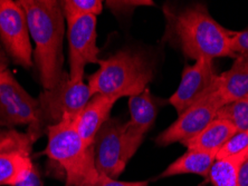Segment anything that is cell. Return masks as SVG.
<instances>
[{
  "mask_svg": "<svg viewBox=\"0 0 248 186\" xmlns=\"http://www.w3.org/2000/svg\"><path fill=\"white\" fill-rule=\"evenodd\" d=\"M26 13L29 34L35 43L34 66L44 89L55 87L64 74L65 20L61 1L19 0Z\"/></svg>",
  "mask_w": 248,
  "mask_h": 186,
  "instance_id": "obj_1",
  "label": "cell"
},
{
  "mask_svg": "<svg viewBox=\"0 0 248 186\" xmlns=\"http://www.w3.org/2000/svg\"><path fill=\"white\" fill-rule=\"evenodd\" d=\"M168 24L186 57L198 60L236 56L231 47L232 30L211 17L203 3H193L178 14L166 10Z\"/></svg>",
  "mask_w": 248,
  "mask_h": 186,
  "instance_id": "obj_2",
  "label": "cell"
},
{
  "mask_svg": "<svg viewBox=\"0 0 248 186\" xmlns=\"http://www.w3.org/2000/svg\"><path fill=\"white\" fill-rule=\"evenodd\" d=\"M95 72L87 85L92 95H105L120 100L138 96L148 88L153 79V67L143 54L122 49L105 59L98 60Z\"/></svg>",
  "mask_w": 248,
  "mask_h": 186,
  "instance_id": "obj_3",
  "label": "cell"
},
{
  "mask_svg": "<svg viewBox=\"0 0 248 186\" xmlns=\"http://www.w3.org/2000/svg\"><path fill=\"white\" fill-rule=\"evenodd\" d=\"M75 119L66 117L47 129L45 154L56 162L66 176V186H85L96 180L94 146L84 143L75 129Z\"/></svg>",
  "mask_w": 248,
  "mask_h": 186,
  "instance_id": "obj_4",
  "label": "cell"
},
{
  "mask_svg": "<svg viewBox=\"0 0 248 186\" xmlns=\"http://www.w3.org/2000/svg\"><path fill=\"white\" fill-rule=\"evenodd\" d=\"M90 87L84 80L74 82L67 72L52 89H44L37 97L39 103V118L34 129L27 133L37 141L46 134L47 129L61 123L66 117L76 119L83 108L92 98Z\"/></svg>",
  "mask_w": 248,
  "mask_h": 186,
  "instance_id": "obj_5",
  "label": "cell"
},
{
  "mask_svg": "<svg viewBox=\"0 0 248 186\" xmlns=\"http://www.w3.org/2000/svg\"><path fill=\"white\" fill-rule=\"evenodd\" d=\"M31 40L26 13L19 0H0V43L14 63L26 69L34 66Z\"/></svg>",
  "mask_w": 248,
  "mask_h": 186,
  "instance_id": "obj_6",
  "label": "cell"
},
{
  "mask_svg": "<svg viewBox=\"0 0 248 186\" xmlns=\"http://www.w3.org/2000/svg\"><path fill=\"white\" fill-rule=\"evenodd\" d=\"M224 105L216 85L206 96L181 113L176 122L160 133L155 138V144L165 147L174 143L182 144L189 141L216 118L218 111Z\"/></svg>",
  "mask_w": 248,
  "mask_h": 186,
  "instance_id": "obj_7",
  "label": "cell"
},
{
  "mask_svg": "<svg viewBox=\"0 0 248 186\" xmlns=\"http://www.w3.org/2000/svg\"><path fill=\"white\" fill-rule=\"evenodd\" d=\"M69 78L84 80L87 64H98L96 16L85 14L66 19Z\"/></svg>",
  "mask_w": 248,
  "mask_h": 186,
  "instance_id": "obj_8",
  "label": "cell"
},
{
  "mask_svg": "<svg viewBox=\"0 0 248 186\" xmlns=\"http://www.w3.org/2000/svg\"><path fill=\"white\" fill-rule=\"evenodd\" d=\"M35 140L27 132L0 129V186H14L34 167L31 154Z\"/></svg>",
  "mask_w": 248,
  "mask_h": 186,
  "instance_id": "obj_9",
  "label": "cell"
},
{
  "mask_svg": "<svg viewBox=\"0 0 248 186\" xmlns=\"http://www.w3.org/2000/svg\"><path fill=\"white\" fill-rule=\"evenodd\" d=\"M39 118V103L19 82L13 72L0 82V129H15L27 125L34 129Z\"/></svg>",
  "mask_w": 248,
  "mask_h": 186,
  "instance_id": "obj_10",
  "label": "cell"
},
{
  "mask_svg": "<svg viewBox=\"0 0 248 186\" xmlns=\"http://www.w3.org/2000/svg\"><path fill=\"white\" fill-rule=\"evenodd\" d=\"M124 123L110 118L100 130L94 142V159L98 174L116 178L125 170L127 160L123 142Z\"/></svg>",
  "mask_w": 248,
  "mask_h": 186,
  "instance_id": "obj_11",
  "label": "cell"
},
{
  "mask_svg": "<svg viewBox=\"0 0 248 186\" xmlns=\"http://www.w3.org/2000/svg\"><path fill=\"white\" fill-rule=\"evenodd\" d=\"M218 74L215 71L214 60L202 58L191 66H186L176 92L169 98L170 105L178 115L202 100L217 85Z\"/></svg>",
  "mask_w": 248,
  "mask_h": 186,
  "instance_id": "obj_12",
  "label": "cell"
},
{
  "mask_svg": "<svg viewBox=\"0 0 248 186\" xmlns=\"http://www.w3.org/2000/svg\"><path fill=\"white\" fill-rule=\"evenodd\" d=\"M129 109L130 120L124 123L123 129V142L127 160L133 157L141 146L158 115V108L149 88L138 96L129 97Z\"/></svg>",
  "mask_w": 248,
  "mask_h": 186,
  "instance_id": "obj_13",
  "label": "cell"
},
{
  "mask_svg": "<svg viewBox=\"0 0 248 186\" xmlns=\"http://www.w3.org/2000/svg\"><path fill=\"white\" fill-rule=\"evenodd\" d=\"M119 100L105 95H94L75 119V129L87 146H94L98 130L110 119V113Z\"/></svg>",
  "mask_w": 248,
  "mask_h": 186,
  "instance_id": "obj_14",
  "label": "cell"
},
{
  "mask_svg": "<svg viewBox=\"0 0 248 186\" xmlns=\"http://www.w3.org/2000/svg\"><path fill=\"white\" fill-rule=\"evenodd\" d=\"M217 90L225 105L245 100L248 96V59L236 57L227 72L218 75Z\"/></svg>",
  "mask_w": 248,
  "mask_h": 186,
  "instance_id": "obj_15",
  "label": "cell"
},
{
  "mask_svg": "<svg viewBox=\"0 0 248 186\" xmlns=\"http://www.w3.org/2000/svg\"><path fill=\"white\" fill-rule=\"evenodd\" d=\"M238 132L234 125L225 119L215 118L205 129L190 140L182 143L187 149L218 154L225 144Z\"/></svg>",
  "mask_w": 248,
  "mask_h": 186,
  "instance_id": "obj_16",
  "label": "cell"
},
{
  "mask_svg": "<svg viewBox=\"0 0 248 186\" xmlns=\"http://www.w3.org/2000/svg\"><path fill=\"white\" fill-rule=\"evenodd\" d=\"M216 157L217 154H214V153L187 149V152L171 163L159 177L166 178L176 176V175L195 174L207 180Z\"/></svg>",
  "mask_w": 248,
  "mask_h": 186,
  "instance_id": "obj_17",
  "label": "cell"
},
{
  "mask_svg": "<svg viewBox=\"0 0 248 186\" xmlns=\"http://www.w3.org/2000/svg\"><path fill=\"white\" fill-rule=\"evenodd\" d=\"M248 157V147L228 157L216 159L211 166L207 180L213 186H238V172Z\"/></svg>",
  "mask_w": 248,
  "mask_h": 186,
  "instance_id": "obj_18",
  "label": "cell"
},
{
  "mask_svg": "<svg viewBox=\"0 0 248 186\" xmlns=\"http://www.w3.org/2000/svg\"><path fill=\"white\" fill-rule=\"evenodd\" d=\"M216 118L225 119L235 126L238 132L248 129V100H240L224 105L217 113Z\"/></svg>",
  "mask_w": 248,
  "mask_h": 186,
  "instance_id": "obj_19",
  "label": "cell"
},
{
  "mask_svg": "<svg viewBox=\"0 0 248 186\" xmlns=\"http://www.w3.org/2000/svg\"><path fill=\"white\" fill-rule=\"evenodd\" d=\"M61 5L65 20L85 14L97 17L103 10V1L101 0H64Z\"/></svg>",
  "mask_w": 248,
  "mask_h": 186,
  "instance_id": "obj_20",
  "label": "cell"
},
{
  "mask_svg": "<svg viewBox=\"0 0 248 186\" xmlns=\"http://www.w3.org/2000/svg\"><path fill=\"white\" fill-rule=\"evenodd\" d=\"M248 147V129L243 130V132H237L225 146L218 152L216 159L228 157V156L235 155L237 153L242 152L243 149Z\"/></svg>",
  "mask_w": 248,
  "mask_h": 186,
  "instance_id": "obj_21",
  "label": "cell"
},
{
  "mask_svg": "<svg viewBox=\"0 0 248 186\" xmlns=\"http://www.w3.org/2000/svg\"><path fill=\"white\" fill-rule=\"evenodd\" d=\"M231 47L236 57H244L248 59V30H232Z\"/></svg>",
  "mask_w": 248,
  "mask_h": 186,
  "instance_id": "obj_22",
  "label": "cell"
},
{
  "mask_svg": "<svg viewBox=\"0 0 248 186\" xmlns=\"http://www.w3.org/2000/svg\"><path fill=\"white\" fill-rule=\"evenodd\" d=\"M107 6L114 14H129L132 13L137 7L153 6L150 0H125V1H107Z\"/></svg>",
  "mask_w": 248,
  "mask_h": 186,
  "instance_id": "obj_23",
  "label": "cell"
},
{
  "mask_svg": "<svg viewBox=\"0 0 248 186\" xmlns=\"http://www.w3.org/2000/svg\"><path fill=\"white\" fill-rule=\"evenodd\" d=\"M148 181H138V182H122L116 178L108 177L107 175L98 174L95 181L85 186H148Z\"/></svg>",
  "mask_w": 248,
  "mask_h": 186,
  "instance_id": "obj_24",
  "label": "cell"
},
{
  "mask_svg": "<svg viewBox=\"0 0 248 186\" xmlns=\"http://www.w3.org/2000/svg\"><path fill=\"white\" fill-rule=\"evenodd\" d=\"M14 186H42V180L41 174H39L38 167L34 165L31 173H28L20 182H18L16 185Z\"/></svg>",
  "mask_w": 248,
  "mask_h": 186,
  "instance_id": "obj_25",
  "label": "cell"
},
{
  "mask_svg": "<svg viewBox=\"0 0 248 186\" xmlns=\"http://www.w3.org/2000/svg\"><path fill=\"white\" fill-rule=\"evenodd\" d=\"M10 72L9 69V57L7 55L6 50L0 43V82L6 77Z\"/></svg>",
  "mask_w": 248,
  "mask_h": 186,
  "instance_id": "obj_26",
  "label": "cell"
},
{
  "mask_svg": "<svg viewBox=\"0 0 248 186\" xmlns=\"http://www.w3.org/2000/svg\"><path fill=\"white\" fill-rule=\"evenodd\" d=\"M238 186H248V157L244 160L239 169Z\"/></svg>",
  "mask_w": 248,
  "mask_h": 186,
  "instance_id": "obj_27",
  "label": "cell"
},
{
  "mask_svg": "<svg viewBox=\"0 0 248 186\" xmlns=\"http://www.w3.org/2000/svg\"><path fill=\"white\" fill-rule=\"evenodd\" d=\"M246 100H248V96H247V97H246Z\"/></svg>",
  "mask_w": 248,
  "mask_h": 186,
  "instance_id": "obj_28",
  "label": "cell"
}]
</instances>
